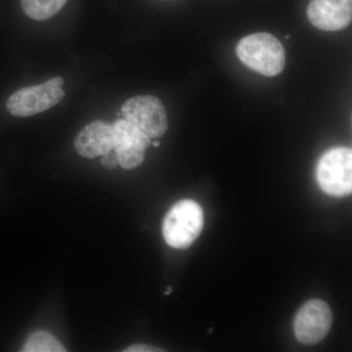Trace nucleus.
I'll return each mask as SVG.
<instances>
[{
	"label": "nucleus",
	"mask_w": 352,
	"mask_h": 352,
	"mask_svg": "<svg viewBox=\"0 0 352 352\" xmlns=\"http://www.w3.org/2000/svg\"><path fill=\"white\" fill-rule=\"evenodd\" d=\"M236 52L248 68L266 76L280 75L286 64L284 46L267 32L245 36L238 43Z\"/></svg>",
	"instance_id": "obj_1"
},
{
	"label": "nucleus",
	"mask_w": 352,
	"mask_h": 352,
	"mask_svg": "<svg viewBox=\"0 0 352 352\" xmlns=\"http://www.w3.org/2000/svg\"><path fill=\"white\" fill-rule=\"evenodd\" d=\"M203 227L204 212L201 206L193 200L179 201L164 217V241L173 249H188L198 239Z\"/></svg>",
	"instance_id": "obj_2"
},
{
	"label": "nucleus",
	"mask_w": 352,
	"mask_h": 352,
	"mask_svg": "<svg viewBox=\"0 0 352 352\" xmlns=\"http://www.w3.org/2000/svg\"><path fill=\"white\" fill-rule=\"evenodd\" d=\"M316 180L324 193L337 198L352 192V151L337 147L324 153L316 166Z\"/></svg>",
	"instance_id": "obj_3"
},
{
	"label": "nucleus",
	"mask_w": 352,
	"mask_h": 352,
	"mask_svg": "<svg viewBox=\"0 0 352 352\" xmlns=\"http://www.w3.org/2000/svg\"><path fill=\"white\" fill-rule=\"evenodd\" d=\"M64 80L55 76L41 85L25 87L11 95L7 100L8 112L15 117L27 118L56 106L65 97Z\"/></svg>",
	"instance_id": "obj_4"
},
{
	"label": "nucleus",
	"mask_w": 352,
	"mask_h": 352,
	"mask_svg": "<svg viewBox=\"0 0 352 352\" xmlns=\"http://www.w3.org/2000/svg\"><path fill=\"white\" fill-rule=\"evenodd\" d=\"M122 118L150 138H160L168 131V116L163 103L152 95L132 97L124 102Z\"/></svg>",
	"instance_id": "obj_5"
},
{
	"label": "nucleus",
	"mask_w": 352,
	"mask_h": 352,
	"mask_svg": "<svg viewBox=\"0 0 352 352\" xmlns=\"http://www.w3.org/2000/svg\"><path fill=\"white\" fill-rule=\"evenodd\" d=\"M333 315L327 303L311 300L302 305L294 320L296 340L305 346L318 344L330 332Z\"/></svg>",
	"instance_id": "obj_6"
},
{
	"label": "nucleus",
	"mask_w": 352,
	"mask_h": 352,
	"mask_svg": "<svg viewBox=\"0 0 352 352\" xmlns=\"http://www.w3.org/2000/svg\"><path fill=\"white\" fill-rule=\"evenodd\" d=\"M113 151L119 164L124 170H133L142 164L145 151L151 138L126 120H118L112 124Z\"/></svg>",
	"instance_id": "obj_7"
},
{
	"label": "nucleus",
	"mask_w": 352,
	"mask_h": 352,
	"mask_svg": "<svg viewBox=\"0 0 352 352\" xmlns=\"http://www.w3.org/2000/svg\"><path fill=\"white\" fill-rule=\"evenodd\" d=\"M307 17L321 31H340L351 23L352 0H310Z\"/></svg>",
	"instance_id": "obj_8"
},
{
	"label": "nucleus",
	"mask_w": 352,
	"mask_h": 352,
	"mask_svg": "<svg viewBox=\"0 0 352 352\" xmlns=\"http://www.w3.org/2000/svg\"><path fill=\"white\" fill-rule=\"evenodd\" d=\"M74 145L78 154L87 159H94L112 151V124L104 120L92 122L76 135Z\"/></svg>",
	"instance_id": "obj_9"
},
{
	"label": "nucleus",
	"mask_w": 352,
	"mask_h": 352,
	"mask_svg": "<svg viewBox=\"0 0 352 352\" xmlns=\"http://www.w3.org/2000/svg\"><path fill=\"white\" fill-rule=\"evenodd\" d=\"M68 0H21L23 10L32 19L44 21L56 15Z\"/></svg>",
	"instance_id": "obj_10"
},
{
	"label": "nucleus",
	"mask_w": 352,
	"mask_h": 352,
	"mask_svg": "<svg viewBox=\"0 0 352 352\" xmlns=\"http://www.w3.org/2000/svg\"><path fill=\"white\" fill-rule=\"evenodd\" d=\"M22 351L24 352H63L65 347L56 338L45 331L32 333L25 340Z\"/></svg>",
	"instance_id": "obj_11"
},
{
	"label": "nucleus",
	"mask_w": 352,
	"mask_h": 352,
	"mask_svg": "<svg viewBox=\"0 0 352 352\" xmlns=\"http://www.w3.org/2000/svg\"><path fill=\"white\" fill-rule=\"evenodd\" d=\"M101 164L107 170H113L117 168L119 166V160H118L116 152L112 150V151L102 155Z\"/></svg>",
	"instance_id": "obj_12"
},
{
	"label": "nucleus",
	"mask_w": 352,
	"mask_h": 352,
	"mask_svg": "<svg viewBox=\"0 0 352 352\" xmlns=\"http://www.w3.org/2000/svg\"><path fill=\"white\" fill-rule=\"evenodd\" d=\"M124 352H159L164 351L163 349H159V347H155L149 346V344H133L126 347L124 351Z\"/></svg>",
	"instance_id": "obj_13"
},
{
	"label": "nucleus",
	"mask_w": 352,
	"mask_h": 352,
	"mask_svg": "<svg viewBox=\"0 0 352 352\" xmlns=\"http://www.w3.org/2000/svg\"><path fill=\"white\" fill-rule=\"evenodd\" d=\"M153 146H154V147H159L160 142H157V141H155V142H153Z\"/></svg>",
	"instance_id": "obj_14"
},
{
	"label": "nucleus",
	"mask_w": 352,
	"mask_h": 352,
	"mask_svg": "<svg viewBox=\"0 0 352 352\" xmlns=\"http://www.w3.org/2000/svg\"><path fill=\"white\" fill-rule=\"evenodd\" d=\"M170 292H171V289L168 288V291L166 292V295H170Z\"/></svg>",
	"instance_id": "obj_15"
}]
</instances>
